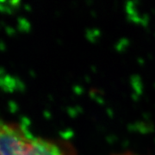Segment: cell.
Here are the masks:
<instances>
[{
	"label": "cell",
	"instance_id": "7a4b0ae2",
	"mask_svg": "<svg viewBox=\"0 0 155 155\" xmlns=\"http://www.w3.org/2000/svg\"><path fill=\"white\" fill-rule=\"evenodd\" d=\"M122 155H131V154H122Z\"/></svg>",
	"mask_w": 155,
	"mask_h": 155
},
{
	"label": "cell",
	"instance_id": "6da1fadb",
	"mask_svg": "<svg viewBox=\"0 0 155 155\" xmlns=\"http://www.w3.org/2000/svg\"><path fill=\"white\" fill-rule=\"evenodd\" d=\"M0 155H75L69 145L36 137L14 122L0 121Z\"/></svg>",
	"mask_w": 155,
	"mask_h": 155
}]
</instances>
